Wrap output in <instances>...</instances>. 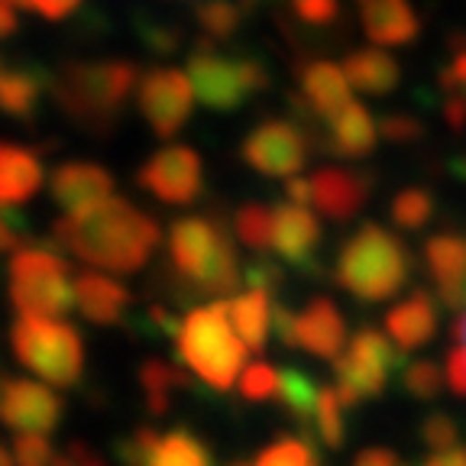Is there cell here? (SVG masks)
<instances>
[{"label": "cell", "mask_w": 466, "mask_h": 466, "mask_svg": "<svg viewBox=\"0 0 466 466\" xmlns=\"http://www.w3.org/2000/svg\"><path fill=\"white\" fill-rule=\"evenodd\" d=\"M162 243L159 220L139 211L127 198H110L85 218H62L52 224L49 240L56 253L78 256L104 272H139Z\"/></svg>", "instance_id": "1"}, {"label": "cell", "mask_w": 466, "mask_h": 466, "mask_svg": "<svg viewBox=\"0 0 466 466\" xmlns=\"http://www.w3.org/2000/svg\"><path fill=\"white\" fill-rule=\"evenodd\" d=\"M139 87V68L127 58H78L52 75L58 110L87 133H110Z\"/></svg>", "instance_id": "2"}, {"label": "cell", "mask_w": 466, "mask_h": 466, "mask_svg": "<svg viewBox=\"0 0 466 466\" xmlns=\"http://www.w3.org/2000/svg\"><path fill=\"white\" fill-rule=\"evenodd\" d=\"M415 276V256L399 233L379 224H363L337 249L334 279L357 301L395 299Z\"/></svg>", "instance_id": "3"}, {"label": "cell", "mask_w": 466, "mask_h": 466, "mask_svg": "<svg viewBox=\"0 0 466 466\" xmlns=\"http://www.w3.org/2000/svg\"><path fill=\"white\" fill-rule=\"evenodd\" d=\"M175 350L178 360L214 392L233 389V379L247 363V343L233 330L227 301L191 308L182 320V334L175 337Z\"/></svg>", "instance_id": "4"}, {"label": "cell", "mask_w": 466, "mask_h": 466, "mask_svg": "<svg viewBox=\"0 0 466 466\" xmlns=\"http://www.w3.org/2000/svg\"><path fill=\"white\" fill-rule=\"evenodd\" d=\"M14 357L43 382L75 389L85 372V340L78 328L58 318H16L10 328Z\"/></svg>", "instance_id": "5"}, {"label": "cell", "mask_w": 466, "mask_h": 466, "mask_svg": "<svg viewBox=\"0 0 466 466\" xmlns=\"http://www.w3.org/2000/svg\"><path fill=\"white\" fill-rule=\"evenodd\" d=\"M10 301L20 318H66L75 308V279L52 247H23L10 259Z\"/></svg>", "instance_id": "6"}, {"label": "cell", "mask_w": 466, "mask_h": 466, "mask_svg": "<svg viewBox=\"0 0 466 466\" xmlns=\"http://www.w3.org/2000/svg\"><path fill=\"white\" fill-rule=\"evenodd\" d=\"M188 78L201 104L230 114L240 110L253 95L269 87V72L256 56H227L218 46L198 43L188 52Z\"/></svg>", "instance_id": "7"}, {"label": "cell", "mask_w": 466, "mask_h": 466, "mask_svg": "<svg viewBox=\"0 0 466 466\" xmlns=\"http://www.w3.org/2000/svg\"><path fill=\"white\" fill-rule=\"evenodd\" d=\"M408 366V357L389 340V334L376 328H363L353 334L340 357L334 360L337 372V395L343 408H357L366 399L382 395L392 372H401Z\"/></svg>", "instance_id": "8"}, {"label": "cell", "mask_w": 466, "mask_h": 466, "mask_svg": "<svg viewBox=\"0 0 466 466\" xmlns=\"http://www.w3.org/2000/svg\"><path fill=\"white\" fill-rule=\"evenodd\" d=\"M227 233L230 230L224 227V220L198 218V214L172 224V230H168V269L159 272V282L178 305L198 301L195 285Z\"/></svg>", "instance_id": "9"}, {"label": "cell", "mask_w": 466, "mask_h": 466, "mask_svg": "<svg viewBox=\"0 0 466 466\" xmlns=\"http://www.w3.org/2000/svg\"><path fill=\"white\" fill-rule=\"evenodd\" d=\"M314 146L318 143L305 127H299L295 120H282V116H269L243 137L240 156L249 168H256L266 178H295L305 168Z\"/></svg>", "instance_id": "10"}, {"label": "cell", "mask_w": 466, "mask_h": 466, "mask_svg": "<svg viewBox=\"0 0 466 466\" xmlns=\"http://www.w3.org/2000/svg\"><path fill=\"white\" fill-rule=\"evenodd\" d=\"M137 104L149 130L159 139H172L188 124L191 104H195V87H191L188 72H182V68L146 72L137 87Z\"/></svg>", "instance_id": "11"}, {"label": "cell", "mask_w": 466, "mask_h": 466, "mask_svg": "<svg viewBox=\"0 0 466 466\" xmlns=\"http://www.w3.org/2000/svg\"><path fill=\"white\" fill-rule=\"evenodd\" d=\"M137 185L153 198H159L162 204L188 208L204 195L201 156L191 146H166L139 166Z\"/></svg>", "instance_id": "12"}, {"label": "cell", "mask_w": 466, "mask_h": 466, "mask_svg": "<svg viewBox=\"0 0 466 466\" xmlns=\"http://www.w3.org/2000/svg\"><path fill=\"white\" fill-rule=\"evenodd\" d=\"M66 401L52 386L33 379H7L0 392V421L16 434H52L62 424Z\"/></svg>", "instance_id": "13"}, {"label": "cell", "mask_w": 466, "mask_h": 466, "mask_svg": "<svg viewBox=\"0 0 466 466\" xmlns=\"http://www.w3.org/2000/svg\"><path fill=\"white\" fill-rule=\"evenodd\" d=\"M49 195L66 218H85L114 198V175L95 162H62L49 178Z\"/></svg>", "instance_id": "14"}, {"label": "cell", "mask_w": 466, "mask_h": 466, "mask_svg": "<svg viewBox=\"0 0 466 466\" xmlns=\"http://www.w3.org/2000/svg\"><path fill=\"white\" fill-rule=\"evenodd\" d=\"M370 195L372 175L357 172V168L328 166L311 175V204L324 218L337 220V224L357 218L366 208V201H370Z\"/></svg>", "instance_id": "15"}, {"label": "cell", "mask_w": 466, "mask_h": 466, "mask_svg": "<svg viewBox=\"0 0 466 466\" xmlns=\"http://www.w3.org/2000/svg\"><path fill=\"white\" fill-rule=\"evenodd\" d=\"M320 247V224L308 208L299 204H279L272 211V249L279 259L301 272H318L314 253Z\"/></svg>", "instance_id": "16"}, {"label": "cell", "mask_w": 466, "mask_h": 466, "mask_svg": "<svg viewBox=\"0 0 466 466\" xmlns=\"http://www.w3.org/2000/svg\"><path fill=\"white\" fill-rule=\"evenodd\" d=\"M130 301V289L116 279L104 276V272H78L75 276V305L91 324H101V328L124 324Z\"/></svg>", "instance_id": "17"}, {"label": "cell", "mask_w": 466, "mask_h": 466, "mask_svg": "<svg viewBox=\"0 0 466 466\" xmlns=\"http://www.w3.org/2000/svg\"><path fill=\"white\" fill-rule=\"evenodd\" d=\"M437 324H441L437 301H434V295L424 289H415L405 301L392 305L386 314V334L401 353L431 343V337L437 334Z\"/></svg>", "instance_id": "18"}, {"label": "cell", "mask_w": 466, "mask_h": 466, "mask_svg": "<svg viewBox=\"0 0 466 466\" xmlns=\"http://www.w3.org/2000/svg\"><path fill=\"white\" fill-rule=\"evenodd\" d=\"M379 120L370 114L366 104L350 101L324 124V149L340 159H366L376 149Z\"/></svg>", "instance_id": "19"}, {"label": "cell", "mask_w": 466, "mask_h": 466, "mask_svg": "<svg viewBox=\"0 0 466 466\" xmlns=\"http://www.w3.org/2000/svg\"><path fill=\"white\" fill-rule=\"evenodd\" d=\"M299 347L308 350L311 357L330 360L337 357L347 347V320H343L340 308L330 299H311L305 305V311L299 314Z\"/></svg>", "instance_id": "20"}, {"label": "cell", "mask_w": 466, "mask_h": 466, "mask_svg": "<svg viewBox=\"0 0 466 466\" xmlns=\"http://www.w3.org/2000/svg\"><path fill=\"white\" fill-rule=\"evenodd\" d=\"M366 36L379 46H408L421 33L418 14L408 0H357Z\"/></svg>", "instance_id": "21"}, {"label": "cell", "mask_w": 466, "mask_h": 466, "mask_svg": "<svg viewBox=\"0 0 466 466\" xmlns=\"http://www.w3.org/2000/svg\"><path fill=\"white\" fill-rule=\"evenodd\" d=\"M299 85L301 97L311 104V110L320 120H330L337 110L350 104V81L340 66L314 58V62H301L299 66Z\"/></svg>", "instance_id": "22"}, {"label": "cell", "mask_w": 466, "mask_h": 466, "mask_svg": "<svg viewBox=\"0 0 466 466\" xmlns=\"http://www.w3.org/2000/svg\"><path fill=\"white\" fill-rule=\"evenodd\" d=\"M46 182V168L39 156L26 146L0 143V204L16 208L29 201Z\"/></svg>", "instance_id": "23"}, {"label": "cell", "mask_w": 466, "mask_h": 466, "mask_svg": "<svg viewBox=\"0 0 466 466\" xmlns=\"http://www.w3.org/2000/svg\"><path fill=\"white\" fill-rule=\"evenodd\" d=\"M52 95V72L43 66L0 68V110L16 120H29L43 97Z\"/></svg>", "instance_id": "24"}, {"label": "cell", "mask_w": 466, "mask_h": 466, "mask_svg": "<svg viewBox=\"0 0 466 466\" xmlns=\"http://www.w3.org/2000/svg\"><path fill=\"white\" fill-rule=\"evenodd\" d=\"M343 75H347L350 87H357L363 95H389L399 87L401 78V68L395 62L392 52L386 49H357V52H347L343 58Z\"/></svg>", "instance_id": "25"}, {"label": "cell", "mask_w": 466, "mask_h": 466, "mask_svg": "<svg viewBox=\"0 0 466 466\" xmlns=\"http://www.w3.org/2000/svg\"><path fill=\"white\" fill-rule=\"evenodd\" d=\"M139 389H143L146 411L156 415V418H162V415H168L175 395L195 389V382H191L188 372H185L182 366L153 357L139 366Z\"/></svg>", "instance_id": "26"}, {"label": "cell", "mask_w": 466, "mask_h": 466, "mask_svg": "<svg viewBox=\"0 0 466 466\" xmlns=\"http://www.w3.org/2000/svg\"><path fill=\"white\" fill-rule=\"evenodd\" d=\"M424 266H428V276L434 279L437 295L457 289L466 279V240L453 230L428 237V243H424Z\"/></svg>", "instance_id": "27"}, {"label": "cell", "mask_w": 466, "mask_h": 466, "mask_svg": "<svg viewBox=\"0 0 466 466\" xmlns=\"http://www.w3.org/2000/svg\"><path fill=\"white\" fill-rule=\"evenodd\" d=\"M230 305V324L237 330L247 350H266L272 334V299L269 295H262V291H243L237 299L227 301Z\"/></svg>", "instance_id": "28"}, {"label": "cell", "mask_w": 466, "mask_h": 466, "mask_svg": "<svg viewBox=\"0 0 466 466\" xmlns=\"http://www.w3.org/2000/svg\"><path fill=\"white\" fill-rule=\"evenodd\" d=\"M279 405L289 411V418L301 428V434H311L314 411H318L320 386L314 382V376H308L299 366H289V370L279 372Z\"/></svg>", "instance_id": "29"}, {"label": "cell", "mask_w": 466, "mask_h": 466, "mask_svg": "<svg viewBox=\"0 0 466 466\" xmlns=\"http://www.w3.org/2000/svg\"><path fill=\"white\" fill-rule=\"evenodd\" d=\"M149 466H214V453L191 428H175L162 434Z\"/></svg>", "instance_id": "30"}, {"label": "cell", "mask_w": 466, "mask_h": 466, "mask_svg": "<svg viewBox=\"0 0 466 466\" xmlns=\"http://www.w3.org/2000/svg\"><path fill=\"white\" fill-rule=\"evenodd\" d=\"M434 211H437L434 195H431L428 188H421V185L401 188L399 195L392 198V204H389V218H392V224L405 233L424 230V227L431 224V218H434Z\"/></svg>", "instance_id": "31"}, {"label": "cell", "mask_w": 466, "mask_h": 466, "mask_svg": "<svg viewBox=\"0 0 466 466\" xmlns=\"http://www.w3.org/2000/svg\"><path fill=\"white\" fill-rule=\"evenodd\" d=\"M256 466H324L311 434H282L256 457Z\"/></svg>", "instance_id": "32"}, {"label": "cell", "mask_w": 466, "mask_h": 466, "mask_svg": "<svg viewBox=\"0 0 466 466\" xmlns=\"http://www.w3.org/2000/svg\"><path fill=\"white\" fill-rule=\"evenodd\" d=\"M230 230L237 233V240L247 243L249 249L256 253H266L272 249V211L266 204H240L237 211H233V220H230Z\"/></svg>", "instance_id": "33"}, {"label": "cell", "mask_w": 466, "mask_h": 466, "mask_svg": "<svg viewBox=\"0 0 466 466\" xmlns=\"http://www.w3.org/2000/svg\"><path fill=\"white\" fill-rule=\"evenodd\" d=\"M314 437L330 451H340L347 444V408H343L337 389H320L318 411H314Z\"/></svg>", "instance_id": "34"}, {"label": "cell", "mask_w": 466, "mask_h": 466, "mask_svg": "<svg viewBox=\"0 0 466 466\" xmlns=\"http://www.w3.org/2000/svg\"><path fill=\"white\" fill-rule=\"evenodd\" d=\"M195 20L211 43H224L240 29L243 7L237 0H201L195 7Z\"/></svg>", "instance_id": "35"}, {"label": "cell", "mask_w": 466, "mask_h": 466, "mask_svg": "<svg viewBox=\"0 0 466 466\" xmlns=\"http://www.w3.org/2000/svg\"><path fill=\"white\" fill-rule=\"evenodd\" d=\"M444 386L447 376L434 360H408V366L401 370V389L418 401H434L444 392Z\"/></svg>", "instance_id": "36"}, {"label": "cell", "mask_w": 466, "mask_h": 466, "mask_svg": "<svg viewBox=\"0 0 466 466\" xmlns=\"http://www.w3.org/2000/svg\"><path fill=\"white\" fill-rule=\"evenodd\" d=\"M162 434L156 428H149V424H143V428H137L133 434L120 437L116 441V460H120V466H149L156 457V447H159Z\"/></svg>", "instance_id": "37"}, {"label": "cell", "mask_w": 466, "mask_h": 466, "mask_svg": "<svg viewBox=\"0 0 466 466\" xmlns=\"http://www.w3.org/2000/svg\"><path fill=\"white\" fill-rule=\"evenodd\" d=\"M447 46H451V58L437 72V87L444 95H466V33H460V29L451 33Z\"/></svg>", "instance_id": "38"}, {"label": "cell", "mask_w": 466, "mask_h": 466, "mask_svg": "<svg viewBox=\"0 0 466 466\" xmlns=\"http://www.w3.org/2000/svg\"><path fill=\"white\" fill-rule=\"evenodd\" d=\"M418 437H421L424 447H431V453L451 451V447H460V424L444 411H431L418 424Z\"/></svg>", "instance_id": "39"}, {"label": "cell", "mask_w": 466, "mask_h": 466, "mask_svg": "<svg viewBox=\"0 0 466 466\" xmlns=\"http://www.w3.org/2000/svg\"><path fill=\"white\" fill-rule=\"evenodd\" d=\"M243 285L249 291H262V295H276L279 289L285 285V269L279 259H269V256H256V259L247 262L243 269Z\"/></svg>", "instance_id": "40"}, {"label": "cell", "mask_w": 466, "mask_h": 466, "mask_svg": "<svg viewBox=\"0 0 466 466\" xmlns=\"http://www.w3.org/2000/svg\"><path fill=\"white\" fill-rule=\"evenodd\" d=\"M279 392V372L269 363H249L240 376V395L247 401H269Z\"/></svg>", "instance_id": "41"}, {"label": "cell", "mask_w": 466, "mask_h": 466, "mask_svg": "<svg viewBox=\"0 0 466 466\" xmlns=\"http://www.w3.org/2000/svg\"><path fill=\"white\" fill-rule=\"evenodd\" d=\"M291 14L311 29H330L340 23V0H291Z\"/></svg>", "instance_id": "42"}, {"label": "cell", "mask_w": 466, "mask_h": 466, "mask_svg": "<svg viewBox=\"0 0 466 466\" xmlns=\"http://www.w3.org/2000/svg\"><path fill=\"white\" fill-rule=\"evenodd\" d=\"M14 460L16 466H56L58 453L43 434H16L14 441Z\"/></svg>", "instance_id": "43"}, {"label": "cell", "mask_w": 466, "mask_h": 466, "mask_svg": "<svg viewBox=\"0 0 466 466\" xmlns=\"http://www.w3.org/2000/svg\"><path fill=\"white\" fill-rule=\"evenodd\" d=\"M379 137L395 146H411L424 137V127H421V120H415V116L405 114V110H392V114H386L379 120Z\"/></svg>", "instance_id": "44"}, {"label": "cell", "mask_w": 466, "mask_h": 466, "mask_svg": "<svg viewBox=\"0 0 466 466\" xmlns=\"http://www.w3.org/2000/svg\"><path fill=\"white\" fill-rule=\"evenodd\" d=\"M137 330L143 337H178L182 334V318L166 305H153L143 314V320H137Z\"/></svg>", "instance_id": "45"}, {"label": "cell", "mask_w": 466, "mask_h": 466, "mask_svg": "<svg viewBox=\"0 0 466 466\" xmlns=\"http://www.w3.org/2000/svg\"><path fill=\"white\" fill-rule=\"evenodd\" d=\"M139 39H143L156 56H172L178 46H182V29L178 26H168V23H153L146 20L139 26Z\"/></svg>", "instance_id": "46"}, {"label": "cell", "mask_w": 466, "mask_h": 466, "mask_svg": "<svg viewBox=\"0 0 466 466\" xmlns=\"http://www.w3.org/2000/svg\"><path fill=\"white\" fill-rule=\"evenodd\" d=\"M29 240V224L16 208H4L0 204V253L7 249H23V243Z\"/></svg>", "instance_id": "47"}, {"label": "cell", "mask_w": 466, "mask_h": 466, "mask_svg": "<svg viewBox=\"0 0 466 466\" xmlns=\"http://www.w3.org/2000/svg\"><path fill=\"white\" fill-rule=\"evenodd\" d=\"M447 386L453 395L466 399V343H453L451 353H447V366H444Z\"/></svg>", "instance_id": "48"}, {"label": "cell", "mask_w": 466, "mask_h": 466, "mask_svg": "<svg viewBox=\"0 0 466 466\" xmlns=\"http://www.w3.org/2000/svg\"><path fill=\"white\" fill-rule=\"evenodd\" d=\"M20 10H36L46 20H66L81 7V0H14Z\"/></svg>", "instance_id": "49"}, {"label": "cell", "mask_w": 466, "mask_h": 466, "mask_svg": "<svg viewBox=\"0 0 466 466\" xmlns=\"http://www.w3.org/2000/svg\"><path fill=\"white\" fill-rule=\"evenodd\" d=\"M272 330L282 347H299V314L285 305L272 308Z\"/></svg>", "instance_id": "50"}, {"label": "cell", "mask_w": 466, "mask_h": 466, "mask_svg": "<svg viewBox=\"0 0 466 466\" xmlns=\"http://www.w3.org/2000/svg\"><path fill=\"white\" fill-rule=\"evenodd\" d=\"M56 466H104V460L97 457V453L91 451L87 444H81V441H72L66 451L58 453Z\"/></svg>", "instance_id": "51"}, {"label": "cell", "mask_w": 466, "mask_h": 466, "mask_svg": "<svg viewBox=\"0 0 466 466\" xmlns=\"http://www.w3.org/2000/svg\"><path fill=\"white\" fill-rule=\"evenodd\" d=\"M441 116L444 124L451 127L453 133L466 130V95H447L444 104H441Z\"/></svg>", "instance_id": "52"}, {"label": "cell", "mask_w": 466, "mask_h": 466, "mask_svg": "<svg viewBox=\"0 0 466 466\" xmlns=\"http://www.w3.org/2000/svg\"><path fill=\"white\" fill-rule=\"evenodd\" d=\"M285 201L299 204V208H311V178H289L285 182Z\"/></svg>", "instance_id": "53"}, {"label": "cell", "mask_w": 466, "mask_h": 466, "mask_svg": "<svg viewBox=\"0 0 466 466\" xmlns=\"http://www.w3.org/2000/svg\"><path fill=\"white\" fill-rule=\"evenodd\" d=\"M421 466H466V444L451 447V451H441V453H428Z\"/></svg>", "instance_id": "54"}, {"label": "cell", "mask_w": 466, "mask_h": 466, "mask_svg": "<svg viewBox=\"0 0 466 466\" xmlns=\"http://www.w3.org/2000/svg\"><path fill=\"white\" fill-rule=\"evenodd\" d=\"M353 466H401V463L392 451H386V447H370V451L360 453Z\"/></svg>", "instance_id": "55"}, {"label": "cell", "mask_w": 466, "mask_h": 466, "mask_svg": "<svg viewBox=\"0 0 466 466\" xmlns=\"http://www.w3.org/2000/svg\"><path fill=\"white\" fill-rule=\"evenodd\" d=\"M20 26V7L14 0H0V39H7Z\"/></svg>", "instance_id": "56"}, {"label": "cell", "mask_w": 466, "mask_h": 466, "mask_svg": "<svg viewBox=\"0 0 466 466\" xmlns=\"http://www.w3.org/2000/svg\"><path fill=\"white\" fill-rule=\"evenodd\" d=\"M441 301H444V305L451 308V311H460V314H463V311H466V279L457 285V289L444 291V295H441Z\"/></svg>", "instance_id": "57"}, {"label": "cell", "mask_w": 466, "mask_h": 466, "mask_svg": "<svg viewBox=\"0 0 466 466\" xmlns=\"http://www.w3.org/2000/svg\"><path fill=\"white\" fill-rule=\"evenodd\" d=\"M447 172H451L457 182H466V156H453V159L447 162Z\"/></svg>", "instance_id": "58"}, {"label": "cell", "mask_w": 466, "mask_h": 466, "mask_svg": "<svg viewBox=\"0 0 466 466\" xmlns=\"http://www.w3.org/2000/svg\"><path fill=\"white\" fill-rule=\"evenodd\" d=\"M453 340L466 343V314H460V318L453 320Z\"/></svg>", "instance_id": "59"}, {"label": "cell", "mask_w": 466, "mask_h": 466, "mask_svg": "<svg viewBox=\"0 0 466 466\" xmlns=\"http://www.w3.org/2000/svg\"><path fill=\"white\" fill-rule=\"evenodd\" d=\"M0 466H16V460H14V453L7 451V447L0 444Z\"/></svg>", "instance_id": "60"}, {"label": "cell", "mask_w": 466, "mask_h": 466, "mask_svg": "<svg viewBox=\"0 0 466 466\" xmlns=\"http://www.w3.org/2000/svg\"><path fill=\"white\" fill-rule=\"evenodd\" d=\"M7 379H10V376H7V372L0 370V392H4V386H7Z\"/></svg>", "instance_id": "61"}, {"label": "cell", "mask_w": 466, "mask_h": 466, "mask_svg": "<svg viewBox=\"0 0 466 466\" xmlns=\"http://www.w3.org/2000/svg\"><path fill=\"white\" fill-rule=\"evenodd\" d=\"M227 466H249V463H243V460H233V463H227Z\"/></svg>", "instance_id": "62"}, {"label": "cell", "mask_w": 466, "mask_h": 466, "mask_svg": "<svg viewBox=\"0 0 466 466\" xmlns=\"http://www.w3.org/2000/svg\"><path fill=\"white\" fill-rule=\"evenodd\" d=\"M253 4H256V0H243V7H253Z\"/></svg>", "instance_id": "63"}]
</instances>
